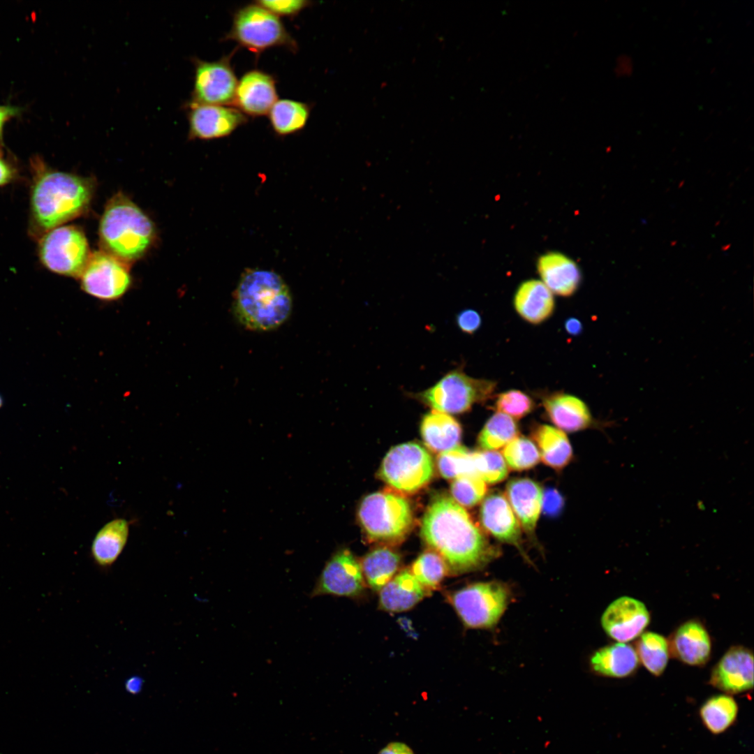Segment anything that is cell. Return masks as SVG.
<instances>
[{"instance_id": "cell-3", "label": "cell", "mask_w": 754, "mask_h": 754, "mask_svg": "<svg viewBox=\"0 0 754 754\" xmlns=\"http://www.w3.org/2000/svg\"><path fill=\"white\" fill-rule=\"evenodd\" d=\"M233 311L248 330L269 331L285 323L293 307L290 292L277 273L247 269L242 273L233 296Z\"/></svg>"}, {"instance_id": "cell-14", "label": "cell", "mask_w": 754, "mask_h": 754, "mask_svg": "<svg viewBox=\"0 0 754 754\" xmlns=\"http://www.w3.org/2000/svg\"><path fill=\"white\" fill-rule=\"evenodd\" d=\"M187 118L189 138L198 140L228 136L248 121L235 107L191 102L188 105Z\"/></svg>"}, {"instance_id": "cell-36", "label": "cell", "mask_w": 754, "mask_h": 754, "mask_svg": "<svg viewBox=\"0 0 754 754\" xmlns=\"http://www.w3.org/2000/svg\"><path fill=\"white\" fill-rule=\"evenodd\" d=\"M438 470L443 477L455 479L466 475H475L473 452L464 447L457 446L441 452L437 460Z\"/></svg>"}, {"instance_id": "cell-7", "label": "cell", "mask_w": 754, "mask_h": 754, "mask_svg": "<svg viewBox=\"0 0 754 754\" xmlns=\"http://www.w3.org/2000/svg\"><path fill=\"white\" fill-rule=\"evenodd\" d=\"M358 517L366 535L374 541H401L413 524L409 503L400 496L385 491L366 496L360 505Z\"/></svg>"}, {"instance_id": "cell-2", "label": "cell", "mask_w": 754, "mask_h": 754, "mask_svg": "<svg viewBox=\"0 0 754 754\" xmlns=\"http://www.w3.org/2000/svg\"><path fill=\"white\" fill-rule=\"evenodd\" d=\"M31 230L40 237L82 214L91 201L93 186L88 179L54 170L38 157L31 161Z\"/></svg>"}, {"instance_id": "cell-1", "label": "cell", "mask_w": 754, "mask_h": 754, "mask_svg": "<svg viewBox=\"0 0 754 754\" xmlns=\"http://www.w3.org/2000/svg\"><path fill=\"white\" fill-rule=\"evenodd\" d=\"M421 534L430 549L444 560L448 575L481 569L499 554L466 510L448 496L436 498L428 507Z\"/></svg>"}, {"instance_id": "cell-27", "label": "cell", "mask_w": 754, "mask_h": 754, "mask_svg": "<svg viewBox=\"0 0 754 754\" xmlns=\"http://www.w3.org/2000/svg\"><path fill=\"white\" fill-rule=\"evenodd\" d=\"M639 663L635 649L624 642L605 646L597 650L591 658L595 672L613 678H624L633 674Z\"/></svg>"}, {"instance_id": "cell-37", "label": "cell", "mask_w": 754, "mask_h": 754, "mask_svg": "<svg viewBox=\"0 0 754 754\" xmlns=\"http://www.w3.org/2000/svg\"><path fill=\"white\" fill-rule=\"evenodd\" d=\"M475 474L486 483L495 484L506 478L508 468L500 453L493 450L473 452Z\"/></svg>"}, {"instance_id": "cell-8", "label": "cell", "mask_w": 754, "mask_h": 754, "mask_svg": "<svg viewBox=\"0 0 754 754\" xmlns=\"http://www.w3.org/2000/svg\"><path fill=\"white\" fill-rule=\"evenodd\" d=\"M225 39L259 54L273 47L297 50V43L279 17L257 3L244 6L233 15L232 24Z\"/></svg>"}, {"instance_id": "cell-48", "label": "cell", "mask_w": 754, "mask_h": 754, "mask_svg": "<svg viewBox=\"0 0 754 754\" xmlns=\"http://www.w3.org/2000/svg\"><path fill=\"white\" fill-rule=\"evenodd\" d=\"M2 404H3V400H2L1 397L0 396V408L1 407Z\"/></svg>"}, {"instance_id": "cell-46", "label": "cell", "mask_w": 754, "mask_h": 754, "mask_svg": "<svg viewBox=\"0 0 754 754\" xmlns=\"http://www.w3.org/2000/svg\"><path fill=\"white\" fill-rule=\"evenodd\" d=\"M142 684V679L140 677L134 676L128 679L125 683V688L128 693L135 695L141 691Z\"/></svg>"}, {"instance_id": "cell-44", "label": "cell", "mask_w": 754, "mask_h": 754, "mask_svg": "<svg viewBox=\"0 0 754 754\" xmlns=\"http://www.w3.org/2000/svg\"><path fill=\"white\" fill-rule=\"evenodd\" d=\"M22 109L11 105L0 104V139L3 135V128L9 121L19 116Z\"/></svg>"}, {"instance_id": "cell-15", "label": "cell", "mask_w": 754, "mask_h": 754, "mask_svg": "<svg viewBox=\"0 0 754 754\" xmlns=\"http://www.w3.org/2000/svg\"><path fill=\"white\" fill-rule=\"evenodd\" d=\"M650 622V614L640 600L621 596L611 603L601 617L605 632L618 642H628L642 635Z\"/></svg>"}, {"instance_id": "cell-40", "label": "cell", "mask_w": 754, "mask_h": 754, "mask_svg": "<svg viewBox=\"0 0 754 754\" xmlns=\"http://www.w3.org/2000/svg\"><path fill=\"white\" fill-rule=\"evenodd\" d=\"M256 3L263 7L276 16L295 17L312 3L305 0H260Z\"/></svg>"}, {"instance_id": "cell-34", "label": "cell", "mask_w": 754, "mask_h": 754, "mask_svg": "<svg viewBox=\"0 0 754 754\" xmlns=\"http://www.w3.org/2000/svg\"><path fill=\"white\" fill-rule=\"evenodd\" d=\"M410 570L420 584L431 591L439 589L444 578L448 575L444 560L432 549L421 554Z\"/></svg>"}, {"instance_id": "cell-12", "label": "cell", "mask_w": 754, "mask_h": 754, "mask_svg": "<svg viewBox=\"0 0 754 754\" xmlns=\"http://www.w3.org/2000/svg\"><path fill=\"white\" fill-rule=\"evenodd\" d=\"M231 55L214 61L195 59L191 103L233 105L238 80L230 64Z\"/></svg>"}, {"instance_id": "cell-45", "label": "cell", "mask_w": 754, "mask_h": 754, "mask_svg": "<svg viewBox=\"0 0 754 754\" xmlns=\"http://www.w3.org/2000/svg\"><path fill=\"white\" fill-rule=\"evenodd\" d=\"M378 754H414V752L406 744L393 741L380 750Z\"/></svg>"}, {"instance_id": "cell-16", "label": "cell", "mask_w": 754, "mask_h": 754, "mask_svg": "<svg viewBox=\"0 0 754 754\" xmlns=\"http://www.w3.org/2000/svg\"><path fill=\"white\" fill-rule=\"evenodd\" d=\"M709 683L729 694L748 691L753 686V656L748 648L729 649L712 669Z\"/></svg>"}, {"instance_id": "cell-42", "label": "cell", "mask_w": 754, "mask_h": 754, "mask_svg": "<svg viewBox=\"0 0 754 754\" xmlns=\"http://www.w3.org/2000/svg\"><path fill=\"white\" fill-rule=\"evenodd\" d=\"M564 501L561 494L554 489H548L543 491L542 510L544 513L554 516L558 515L563 507Z\"/></svg>"}, {"instance_id": "cell-32", "label": "cell", "mask_w": 754, "mask_h": 754, "mask_svg": "<svg viewBox=\"0 0 754 754\" xmlns=\"http://www.w3.org/2000/svg\"><path fill=\"white\" fill-rule=\"evenodd\" d=\"M635 651L639 660L651 674L658 677L663 673L670 652L665 637L654 632L644 633L637 640Z\"/></svg>"}, {"instance_id": "cell-41", "label": "cell", "mask_w": 754, "mask_h": 754, "mask_svg": "<svg viewBox=\"0 0 754 754\" xmlns=\"http://www.w3.org/2000/svg\"><path fill=\"white\" fill-rule=\"evenodd\" d=\"M457 324L459 328L464 333L472 334L476 332L481 325V317L475 310H463L457 316Z\"/></svg>"}, {"instance_id": "cell-21", "label": "cell", "mask_w": 754, "mask_h": 754, "mask_svg": "<svg viewBox=\"0 0 754 754\" xmlns=\"http://www.w3.org/2000/svg\"><path fill=\"white\" fill-rule=\"evenodd\" d=\"M506 494L518 522L526 533L533 534L542 510V487L531 479L517 478L508 483Z\"/></svg>"}, {"instance_id": "cell-30", "label": "cell", "mask_w": 754, "mask_h": 754, "mask_svg": "<svg viewBox=\"0 0 754 754\" xmlns=\"http://www.w3.org/2000/svg\"><path fill=\"white\" fill-rule=\"evenodd\" d=\"M311 107L289 99L277 100L269 112V120L276 133L287 135L302 130L308 121Z\"/></svg>"}, {"instance_id": "cell-24", "label": "cell", "mask_w": 754, "mask_h": 754, "mask_svg": "<svg viewBox=\"0 0 754 754\" xmlns=\"http://www.w3.org/2000/svg\"><path fill=\"white\" fill-rule=\"evenodd\" d=\"M514 306L526 322L537 325L553 313L555 302L553 293L540 280H527L518 287L514 296Z\"/></svg>"}, {"instance_id": "cell-13", "label": "cell", "mask_w": 754, "mask_h": 754, "mask_svg": "<svg viewBox=\"0 0 754 754\" xmlns=\"http://www.w3.org/2000/svg\"><path fill=\"white\" fill-rule=\"evenodd\" d=\"M365 587L360 563L349 550L343 549L335 552L325 563L309 598L333 596L354 598L362 595Z\"/></svg>"}, {"instance_id": "cell-47", "label": "cell", "mask_w": 754, "mask_h": 754, "mask_svg": "<svg viewBox=\"0 0 754 754\" xmlns=\"http://www.w3.org/2000/svg\"><path fill=\"white\" fill-rule=\"evenodd\" d=\"M565 329L569 334L576 336L581 333L582 325L578 319L570 318L565 322Z\"/></svg>"}, {"instance_id": "cell-17", "label": "cell", "mask_w": 754, "mask_h": 754, "mask_svg": "<svg viewBox=\"0 0 754 754\" xmlns=\"http://www.w3.org/2000/svg\"><path fill=\"white\" fill-rule=\"evenodd\" d=\"M276 101L274 78L255 69L245 73L238 81L233 105L245 115L259 117L268 114Z\"/></svg>"}, {"instance_id": "cell-31", "label": "cell", "mask_w": 754, "mask_h": 754, "mask_svg": "<svg viewBox=\"0 0 754 754\" xmlns=\"http://www.w3.org/2000/svg\"><path fill=\"white\" fill-rule=\"evenodd\" d=\"M737 713L736 701L727 695L711 697L700 709L704 726L715 734L722 733L730 727L735 721Z\"/></svg>"}, {"instance_id": "cell-28", "label": "cell", "mask_w": 754, "mask_h": 754, "mask_svg": "<svg viewBox=\"0 0 754 754\" xmlns=\"http://www.w3.org/2000/svg\"><path fill=\"white\" fill-rule=\"evenodd\" d=\"M533 437L538 445L542 461L548 466L560 470L572 459V447L562 430L547 424H541L535 429Z\"/></svg>"}, {"instance_id": "cell-20", "label": "cell", "mask_w": 754, "mask_h": 754, "mask_svg": "<svg viewBox=\"0 0 754 754\" xmlns=\"http://www.w3.org/2000/svg\"><path fill=\"white\" fill-rule=\"evenodd\" d=\"M537 269L541 281L552 293L559 296L572 295L581 281L577 265L561 253L549 252L540 256Z\"/></svg>"}, {"instance_id": "cell-25", "label": "cell", "mask_w": 754, "mask_h": 754, "mask_svg": "<svg viewBox=\"0 0 754 754\" xmlns=\"http://www.w3.org/2000/svg\"><path fill=\"white\" fill-rule=\"evenodd\" d=\"M420 432L425 445L441 453L459 445L462 429L450 415L432 410L423 416Z\"/></svg>"}, {"instance_id": "cell-33", "label": "cell", "mask_w": 754, "mask_h": 754, "mask_svg": "<svg viewBox=\"0 0 754 754\" xmlns=\"http://www.w3.org/2000/svg\"><path fill=\"white\" fill-rule=\"evenodd\" d=\"M518 427L511 417L497 412L491 416L482 429L478 443L484 450H495L505 447L517 436Z\"/></svg>"}, {"instance_id": "cell-35", "label": "cell", "mask_w": 754, "mask_h": 754, "mask_svg": "<svg viewBox=\"0 0 754 754\" xmlns=\"http://www.w3.org/2000/svg\"><path fill=\"white\" fill-rule=\"evenodd\" d=\"M506 464L512 470L524 471L537 465L540 461L538 447L530 439L517 436L503 450Z\"/></svg>"}, {"instance_id": "cell-18", "label": "cell", "mask_w": 754, "mask_h": 754, "mask_svg": "<svg viewBox=\"0 0 754 754\" xmlns=\"http://www.w3.org/2000/svg\"><path fill=\"white\" fill-rule=\"evenodd\" d=\"M480 514L481 523L488 533L503 542L520 547V525L504 495L494 492L487 496Z\"/></svg>"}, {"instance_id": "cell-19", "label": "cell", "mask_w": 754, "mask_h": 754, "mask_svg": "<svg viewBox=\"0 0 754 754\" xmlns=\"http://www.w3.org/2000/svg\"><path fill=\"white\" fill-rule=\"evenodd\" d=\"M670 651L685 664L704 665L711 652V641L707 630L697 620H689L680 625L672 635Z\"/></svg>"}, {"instance_id": "cell-9", "label": "cell", "mask_w": 754, "mask_h": 754, "mask_svg": "<svg viewBox=\"0 0 754 754\" xmlns=\"http://www.w3.org/2000/svg\"><path fill=\"white\" fill-rule=\"evenodd\" d=\"M90 254L84 233L75 226H59L39 239L40 260L56 274L80 278Z\"/></svg>"}, {"instance_id": "cell-38", "label": "cell", "mask_w": 754, "mask_h": 754, "mask_svg": "<svg viewBox=\"0 0 754 754\" xmlns=\"http://www.w3.org/2000/svg\"><path fill=\"white\" fill-rule=\"evenodd\" d=\"M487 483L479 476L466 475L455 478L451 485L454 501L461 506L473 507L485 496Z\"/></svg>"}, {"instance_id": "cell-4", "label": "cell", "mask_w": 754, "mask_h": 754, "mask_svg": "<svg viewBox=\"0 0 754 754\" xmlns=\"http://www.w3.org/2000/svg\"><path fill=\"white\" fill-rule=\"evenodd\" d=\"M105 251L126 263L135 261L148 251L155 238L149 217L122 193L107 203L99 228Z\"/></svg>"}, {"instance_id": "cell-29", "label": "cell", "mask_w": 754, "mask_h": 754, "mask_svg": "<svg viewBox=\"0 0 754 754\" xmlns=\"http://www.w3.org/2000/svg\"><path fill=\"white\" fill-rule=\"evenodd\" d=\"M400 555L387 547H378L367 554L361 563L366 582L372 590L380 591L397 573Z\"/></svg>"}, {"instance_id": "cell-22", "label": "cell", "mask_w": 754, "mask_h": 754, "mask_svg": "<svg viewBox=\"0 0 754 754\" xmlns=\"http://www.w3.org/2000/svg\"><path fill=\"white\" fill-rule=\"evenodd\" d=\"M379 591L380 609L391 612L408 610L431 592L420 584L408 568L396 574Z\"/></svg>"}, {"instance_id": "cell-23", "label": "cell", "mask_w": 754, "mask_h": 754, "mask_svg": "<svg viewBox=\"0 0 754 754\" xmlns=\"http://www.w3.org/2000/svg\"><path fill=\"white\" fill-rule=\"evenodd\" d=\"M549 419L563 431L574 432L593 424V418L586 404L579 398L566 393H554L543 400Z\"/></svg>"}, {"instance_id": "cell-39", "label": "cell", "mask_w": 754, "mask_h": 754, "mask_svg": "<svg viewBox=\"0 0 754 754\" xmlns=\"http://www.w3.org/2000/svg\"><path fill=\"white\" fill-rule=\"evenodd\" d=\"M495 408L497 412L512 418L520 419L533 411L534 401L529 395L521 390H510L497 396Z\"/></svg>"}, {"instance_id": "cell-43", "label": "cell", "mask_w": 754, "mask_h": 754, "mask_svg": "<svg viewBox=\"0 0 754 754\" xmlns=\"http://www.w3.org/2000/svg\"><path fill=\"white\" fill-rule=\"evenodd\" d=\"M17 175L15 168L0 151V187L12 182Z\"/></svg>"}, {"instance_id": "cell-26", "label": "cell", "mask_w": 754, "mask_h": 754, "mask_svg": "<svg viewBox=\"0 0 754 754\" xmlns=\"http://www.w3.org/2000/svg\"><path fill=\"white\" fill-rule=\"evenodd\" d=\"M129 523L125 519H115L105 524L96 534L91 556L98 567L110 568L124 550L128 540Z\"/></svg>"}, {"instance_id": "cell-10", "label": "cell", "mask_w": 754, "mask_h": 754, "mask_svg": "<svg viewBox=\"0 0 754 754\" xmlns=\"http://www.w3.org/2000/svg\"><path fill=\"white\" fill-rule=\"evenodd\" d=\"M434 473L431 455L420 445L406 443L392 448L383 460L380 478L403 492L413 493L426 485Z\"/></svg>"}, {"instance_id": "cell-6", "label": "cell", "mask_w": 754, "mask_h": 754, "mask_svg": "<svg viewBox=\"0 0 754 754\" xmlns=\"http://www.w3.org/2000/svg\"><path fill=\"white\" fill-rule=\"evenodd\" d=\"M510 591L498 582L470 584L446 593L445 598L468 628H491L505 611Z\"/></svg>"}, {"instance_id": "cell-5", "label": "cell", "mask_w": 754, "mask_h": 754, "mask_svg": "<svg viewBox=\"0 0 754 754\" xmlns=\"http://www.w3.org/2000/svg\"><path fill=\"white\" fill-rule=\"evenodd\" d=\"M496 382L468 376L462 369L448 371L432 386L407 395L432 408L447 414H461L474 404L491 399Z\"/></svg>"}, {"instance_id": "cell-11", "label": "cell", "mask_w": 754, "mask_h": 754, "mask_svg": "<svg viewBox=\"0 0 754 754\" xmlns=\"http://www.w3.org/2000/svg\"><path fill=\"white\" fill-rule=\"evenodd\" d=\"M80 279L83 290L107 301L121 297L131 284L128 264L102 251L90 254Z\"/></svg>"}]
</instances>
